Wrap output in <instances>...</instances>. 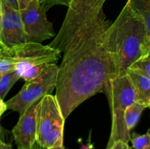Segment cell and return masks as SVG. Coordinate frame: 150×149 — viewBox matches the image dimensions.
I'll return each mask as SVG.
<instances>
[{"label":"cell","mask_w":150,"mask_h":149,"mask_svg":"<svg viewBox=\"0 0 150 149\" xmlns=\"http://www.w3.org/2000/svg\"><path fill=\"white\" fill-rule=\"evenodd\" d=\"M106 0H70L61 28L50 47L62 53L55 97L64 120L76 108L103 92L113 77L107 49L111 25L103 11Z\"/></svg>","instance_id":"obj_1"},{"label":"cell","mask_w":150,"mask_h":149,"mask_svg":"<svg viewBox=\"0 0 150 149\" xmlns=\"http://www.w3.org/2000/svg\"><path fill=\"white\" fill-rule=\"evenodd\" d=\"M107 49L113 77L125 75L132 64L150 53V31L126 2L108 29Z\"/></svg>","instance_id":"obj_2"},{"label":"cell","mask_w":150,"mask_h":149,"mask_svg":"<svg viewBox=\"0 0 150 149\" xmlns=\"http://www.w3.org/2000/svg\"><path fill=\"white\" fill-rule=\"evenodd\" d=\"M103 92L108 98L112 115L111 134L106 149L117 140L128 143L130 131L125 123V112L127 107L136 100L134 90L129 77L125 74L109 79L105 82Z\"/></svg>","instance_id":"obj_3"},{"label":"cell","mask_w":150,"mask_h":149,"mask_svg":"<svg viewBox=\"0 0 150 149\" xmlns=\"http://www.w3.org/2000/svg\"><path fill=\"white\" fill-rule=\"evenodd\" d=\"M58 50L37 42H26L10 48H0V75L16 70L19 76L33 66L57 62Z\"/></svg>","instance_id":"obj_4"},{"label":"cell","mask_w":150,"mask_h":149,"mask_svg":"<svg viewBox=\"0 0 150 149\" xmlns=\"http://www.w3.org/2000/svg\"><path fill=\"white\" fill-rule=\"evenodd\" d=\"M64 118L54 96L46 94L38 102L36 142L46 149L63 143Z\"/></svg>","instance_id":"obj_5"},{"label":"cell","mask_w":150,"mask_h":149,"mask_svg":"<svg viewBox=\"0 0 150 149\" xmlns=\"http://www.w3.org/2000/svg\"><path fill=\"white\" fill-rule=\"evenodd\" d=\"M59 66L48 64L47 68L33 80L26 81L20 91L5 102L7 109L16 111L21 115L32 104L46 94H51L57 85Z\"/></svg>","instance_id":"obj_6"},{"label":"cell","mask_w":150,"mask_h":149,"mask_svg":"<svg viewBox=\"0 0 150 149\" xmlns=\"http://www.w3.org/2000/svg\"><path fill=\"white\" fill-rule=\"evenodd\" d=\"M19 12L28 42L41 43L55 37L52 24L47 19L41 0H32L26 8Z\"/></svg>","instance_id":"obj_7"},{"label":"cell","mask_w":150,"mask_h":149,"mask_svg":"<svg viewBox=\"0 0 150 149\" xmlns=\"http://www.w3.org/2000/svg\"><path fill=\"white\" fill-rule=\"evenodd\" d=\"M0 2L1 7L0 44L3 48H10L28 42L19 10L12 7L5 0H0Z\"/></svg>","instance_id":"obj_8"},{"label":"cell","mask_w":150,"mask_h":149,"mask_svg":"<svg viewBox=\"0 0 150 149\" xmlns=\"http://www.w3.org/2000/svg\"><path fill=\"white\" fill-rule=\"evenodd\" d=\"M39 100L30 105L21 115L13 127L14 140L18 148L32 149L36 142V117Z\"/></svg>","instance_id":"obj_9"},{"label":"cell","mask_w":150,"mask_h":149,"mask_svg":"<svg viewBox=\"0 0 150 149\" xmlns=\"http://www.w3.org/2000/svg\"><path fill=\"white\" fill-rule=\"evenodd\" d=\"M126 74L129 77L136 95L135 102L144 105L145 108L150 105V77L143 75L131 69H128Z\"/></svg>","instance_id":"obj_10"},{"label":"cell","mask_w":150,"mask_h":149,"mask_svg":"<svg viewBox=\"0 0 150 149\" xmlns=\"http://www.w3.org/2000/svg\"><path fill=\"white\" fill-rule=\"evenodd\" d=\"M145 107L137 102H133L127 107L125 112V123L128 131H131L136 126Z\"/></svg>","instance_id":"obj_11"},{"label":"cell","mask_w":150,"mask_h":149,"mask_svg":"<svg viewBox=\"0 0 150 149\" xmlns=\"http://www.w3.org/2000/svg\"><path fill=\"white\" fill-rule=\"evenodd\" d=\"M130 8L144 20L145 25L150 31V0H127Z\"/></svg>","instance_id":"obj_12"},{"label":"cell","mask_w":150,"mask_h":149,"mask_svg":"<svg viewBox=\"0 0 150 149\" xmlns=\"http://www.w3.org/2000/svg\"><path fill=\"white\" fill-rule=\"evenodd\" d=\"M21 78L16 70L7 72L0 75V99H4L12 86Z\"/></svg>","instance_id":"obj_13"},{"label":"cell","mask_w":150,"mask_h":149,"mask_svg":"<svg viewBox=\"0 0 150 149\" xmlns=\"http://www.w3.org/2000/svg\"><path fill=\"white\" fill-rule=\"evenodd\" d=\"M128 69L150 77V53L142 56L130 65Z\"/></svg>","instance_id":"obj_14"},{"label":"cell","mask_w":150,"mask_h":149,"mask_svg":"<svg viewBox=\"0 0 150 149\" xmlns=\"http://www.w3.org/2000/svg\"><path fill=\"white\" fill-rule=\"evenodd\" d=\"M134 149H150V134L148 131L146 134H138L133 132L130 135V140Z\"/></svg>","instance_id":"obj_15"},{"label":"cell","mask_w":150,"mask_h":149,"mask_svg":"<svg viewBox=\"0 0 150 149\" xmlns=\"http://www.w3.org/2000/svg\"><path fill=\"white\" fill-rule=\"evenodd\" d=\"M48 65V64H42L33 66V67L26 70L25 72H23L21 75V77L23 78L25 81L33 80V79L38 77L47 68Z\"/></svg>","instance_id":"obj_16"},{"label":"cell","mask_w":150,"mask_h":149,"mask_svg":"<svg viewBox=\"0 0 150 149\" xmlns=\"http://www.w3.org/2000/svg\"><path fill=\"white\" fill-rule=\"evenodd\" d=\"M42 5L45 12L48 11L50 8L56 5L68 6L70 0H41Z\"/></svg>","instance_id":"obj_17"},{"label":"cell","mask_w":150,"mask_h":149,"mask_svg":"<svg viewBox=\"0 0 150 149\" xmlns=\"http://www.w3.org/2000/svg\"><path fill=\"white\" fill-rule=\"evenodd\" d=\"M108 149H130L128 143H125L122 140H117L113 143L112 145Z\"/></svg>","instance_id":"obj_18"},{"label":"cell","mask_w":150,"mask_h":149,"mask_svg":"<svg viewBox=\"0 0 150 149\" xmlns=\"http://www.w3.org/2000/svg\"><path fill=\"white\" fill-rule=\"evenodd\" d=\"M17 1L18 4L19 10H21L26 8L32 0H17Z\"/></svg>","instance_id":"obj_19"},{"label":"cell","mask_w":150,"mask_h":149,"mask_svg":"<svg viewBox=\"0 0 150 149\" xmlns=\"http://www.w3.org/2000/svg\"><path fill=\"white\" fill-rule=\"evenodd\" d=\"M6 2L8 3L12 7H13L16 10H19L18 8V1L17 0H5Z\"/></svg>","instance_id":"obj_20"},{"label":"cell","mask_w":150,"mask_h":149,"mask_svg":"<svg viewBox=\"0 0 150 149\" xmlns=\"http://www.w3.org/2000/svg\"><path fill=\"white\" fill-rule=\"evenodd\" d=\"M6 110H7V106H6L5 102H4L3 99H0V117L5 112Z\"/></svg>","instance_id":"obj_21"},{"label":"cell","mask_w":150,"mask_h":149,"mask_svg":"<svg viewBox=\"0 0 150 149\" xmlns=\"http://www.w3.org/2000/svg\"><path fill=\"white\" fill-rule=\"evenodd\" d=\"M0 149H13L12 145L10 144H7L4 143L2 140L0 139Z\"/></svg>","instance_id":"obj_22"},{"label":"cell","mask_w":150,"mask_h":149,"mask_svg":"<svg viewBox=\"0 0 150 149\" xmlns=\"http://www.w3.org/2000/svg\"><path fill=\"white\" fill-rule=\"evenodd\" d=\"M50 149H64V146H63V143L62 144H59L57 145L54 146V147L51 148Z\"/></svg>","instance_id":"obj_23"},{"label":"cell","mask_w":150,"mask_h":149,"mask_svg":"<svg viewBox=\"0 0 150 149\" xmlns=\"http://www.w3.org/2000/svg\"><path fill=\"white\" fill-rule=\"evenodd\" d=\"M1 2H0V30H1Z\"/></svg>","instance_id":"obj_24"},{"label":"cell","mask_w":150,"mask_h":149,"mask_svg":"<svg viewBox=\"0 0 150 149\" xmlns=\"http://www.w3.org/2000/svg\"><path fill=\"white\" fill-rule=\"evenodd\" d=\"M3 48V47H2V45H1V44H0V48Z\"/></svg>","instance_id":"obj_25"},{"label":"cell","mask_w":150,"mask_h":149,"mask_svg":"<svg viewBox=\"0 0 150 149\" xmlns=\"http://www.w3.org/2000/svg\"><path fill=\"white\" fill-rule=\"evenodd\" d=\"M18 149H21V148H18Z\"/></svg>","instance_id":"obj_26"}]
</instances>
